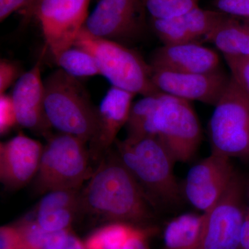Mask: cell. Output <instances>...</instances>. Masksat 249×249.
Returning <instances> with one entry per match:
<instances>
[{
  "instance_id": "1",
  "label": "cell",
  "mask_w": 249,
  "mask_h": 249,
  "mask_svg": "<svg viewBox=\"0 0 249 249\" xmlns=\"http://www.w3.org/2000/svg\"><path fill=\"white\" fill-rule=\"evenodd\" d=\"M155 204L116 151L109 150L80 191V211L109 222L140 227L154 218Z\"/></svg>"
},
{
  "instance_id": "2",
  "label": "cell",
  "mask_w": 249,
  "mask_h": 249,
  "mask_svg": "<svg viewBox=\"0 0 249 249\" xmlns=\"http://www.w3.org/2000/svg\"><path fill=\"white\" fill-rule=\"evenodd\" d=\"M114 144L121 160L154 204L180 201L181 189L174 173L176 160L158 139L127 137Z\"/></svg>"
},
{
  "instance_id": "3",
  "label": "cell",
  "mask_w": 249,
  "mask_h": 249,
  "mask_svg": "<svg viewBox=\"0 0 249 249\" xmlns=\"http://www.w3.org/2000/svg\"><path fill=\"white\" fill-rule=\"evenodd\" d=\"M44 111L51 127L89 143L96 133L98 108L79 80L62 70L44 80Z\"/></svg>"
},
{
  "instance_id": "4",
  "label": "cell",
  "mask_w": 249,
  "mask_h": 249,
  "mask_svg": "<svg viewBox=\"0 0 249 249\" xmlns=\"http://www.w3.org/2000/svg\"><path fill=\"white\" fill-rule=\"evenodd\" d=\"M87 144L70 134H49L34 178L36 193L45 195L56 190L80 189L94 171Z\"/></svg>"
},
{
  "instance_id": "5",
  "label": "cell",
  "mask_w": 249,
  "mask_h": 249,
  "mask_svg": "<svg viewBox=\"0 0 249 249\" xmlns=\"http://www.w3.org/2000/svg\"><path fill=\"white\" fill-rule=\"evenodd\" d=\"M73 45L94 57L101 76L112 86L142 96L161 93L152 83L151 65L127 46L95 37L83 28Z\"/></svg>"
},
{
  "instance_id": "6",
  "label": "cell",
  "mask_w": 249,
  "mask_h": 249,
  "mask_svg": "<svg viewBox=\"0 0 249 249\" xmlns=\"http://www.w3.org/2000/svg\"><path fill=\"white\" fill-rule=\"evenodd\" d=\"M209 122L211 153L249 160V95L231 75Z\"/></svg>"
},
{
  "instance_id": "7",
  "label": "cell",
  "mask_w": 249,
  "mask_h": 249,
  "mask_svg": "<svg viewBox=\"0 0 249 249\" xmlns=\"http://www.w3.org/2000/svg\"><path fill=\"white\" fill-rule=\"evenodd\" d=\"M150 137L158 139L176 162L191 160L200 145L202 132L189 101L160 93L152 116Z\"/></svg>"
},
{
  "instance_id": "8",
  "label": "cell",
  "mask_w": 249,
  "mask_h": 249,
  "mask_svg": "<svg viewBox=\"0 0 249 249\" xmlns=\"http://www.w3.org/2000/svg\"><path fill=\"white\" fill-rule=\"evenodd\" d=\"M90 0H33L24 10L40 24L46 45L54 57L74 45L88 16Z\"/></svg>"
},
{
  "instance_id": "9",
  "label": "cell",
  "mask_w": 249,
  "mask_h": 249,
  "mask_svg": "<svg viewBox=\"0 0 249 249\" xmlns=\"http://www.w3.org/2000/svg\"><path fill=\"white\" fill-rule=\"evenodd\" d=\"M245 194V184L236 174L219 200L204 213L199 249H241Z\"/></svg>"
},
{
  "instance_id": "10",
  "label": "cell",
  "mask_w": 249,
  "mask_h": 249,
  "mask_svg": "<svg viewBox=\"0 0 249 249\" xmlns=\"http://www.w3.org/2000/svg\"><path fill=\"white\" fill-rule=\"evenodd\" d=\"M146 12L143 0H100L83 28L95 37L127 46L145 33Z\"/></svg>"
},
{
  "instance_id": "11",
  "label": "cell",
  "mask_w": 249,
  "mask_h": 249,
  "mask_svg": "<svg viewBox=\"0 0 249 249\" xmlns=\"http://www.w3.org/2000/svg\"><path fill=\"white\" fill-rule=\"evenodd\" d=\"M236 174L231 159L211 153L189 170L183 193L196 209L208 212L227 191Z\"/></svg>"
},
{
  "instance_id": "12",
  "label": "cell",
  "mask_w": 249,
  "mask_h": 249,
  "mask_svg": "<svg viewBox=\"0 0 249 249\" xmlns=\"http://www.w3.org/2000/svg\"><path fill=\"white\" fill-rule=\"evenodd\" d=\"M219 71L208 73H179L152 68V83L160 92L185 100L215 106L230 80Z\"/></svg>"
},
{
  "instance_id": "13",
  "label": "cell",
  "mask_w": 249,
  "mask_h": 249,
  "mask_svg": "<svg viewBox=\"0 0 249 249\" xmlns=\"http://www.w3.org/2000/svg\"><path fill=\"white\" fill-rule=\"evenodd\" d=\"M44 146L38 141L20 132L0 144V181L15 191L35 178Z\"/></svg>"
},
{
  "instance_id": "14",
  "label": "cell",
  "mask_w": 249,
  "mask_h": 249,
  "mask_svg": "<svg viewBox=\"0 0 249 249\" xmlns=\"http://www.w3.org/2000/svg\"><path fill=\"white\" fill-rule=\"evenodd\" d=\"M136 94L111 86L98 107L96 133L89 142L91 160L99 163L111 149L116 136L128 121Z\"/></svg>"
},
{
  "instance_id": "15",
  "label": "cell",
  "mask_w": 249,
  "mask_h": 249,
  "mask_svg": "<svg viewBox=\"0 0 249 249\" xmlns=\"http://www.w3.org/2000/svg\"><path fill=\"white\" fill-rule=\"evenodd\" d=\"M228 17L229 16L219 11L202 9L198 6L178 17L151 18V26L163 45L201 43Z\"/></svg>"
},
{
  "instance_id": "16",
  "label": "cell",
  "mask_w": 249,
  "mask_h": 249,
  "mask_svg": "<svg viewBox=\"0 0 249 249\" xmlns=\"http://www.w3.org/2000/svg\"><path fill=\"white\" fill-rule=\"evenodd\" d=\"M11 96L18 124L48 137L51 127L44 111L45 87L41 77L40 61L19 76Z\"/></svg>"
},
{
  "instance_id": "17",
  "label": "cell",
  "mask_w": 249,
  "mask_h": 249,
  "mask_svg": "<svg viewBox=\"0 0 249 249\" xmlns=\"http://www.w3.org/2000/svg\"><path fill=\"white\" fill-rule=\"evenodd\" d=\"M155 70L179 73H208L220 70V58L201 43L163 45L156 49L149 62Z\"/></svg>"
},
{
  "instance_id": "18",
  "label": "cell",
  "mask_w": 249,
  "mask_h": 249,
  "mask_svg": "<svg viewBox=\"0 0 249 249\" xmlns=\"http://www.w3.org/2000/svg\"><path fill=\"white\" fill-rule=\"evenodd\" d=\"M15 225L20 235L19 249H86L71 229L47 231L24 218Z\"/></svg>"
},
{
  "instance_id": "19",
  "label": "cell",
  "mask_w": 249,
  "mask_h": 249,
  "mask_svg": "<svg viewBox=\"0 0 249 249\" xmlns=\"http://www.w3.org/2000/svg\"><path fill=\"white\" fill-rule=\"evenodd\" d=\"M205 42L213 44L224 58H249V24L229 16L206 37Z\"/></svg>"
},
{
  "instance_id": "20",
  "label": "cell",
  "mask_w": 249,
  "mask_h": 249,
  "mask_svg": "<svg viewBox=\"0 0 249 249\" xmlns=\"http://www.w3.org/2000/svg\"><path fill=\"white\" fill-rule=\"evenodd\" d=\"M204 220V213H188L171 219L163 232V249H199Z\"/></svg>"
},
{
  "instance_id": "21",
  "label": "cell",
  "mask_w": 249,
  "mask_h": 249,
  "mask_svg": "<svg viewBox=\"0 0 249 249\" xmlns=\"http://www.w3.org/2000/svg\"><path fill=\"white\" fill-rule=\"evenodd\" d=\"M142 227L124 222L107 223L87 237L85 249H124Z\"/></svg>"
},
{
  "instance_id": "22",
  "label": "cell",
  "mask_w": 249,
  "mask_h": 249,
  "mask_svg": "<svg viewBox=\"0 0 249 249\" xmlns=\"http://www.w3.org/2000/svg\"><path fill=\"white\" fill-rule=\"evenodd\" d=\"M54 59L60 70L77 79L101 75L94 57L79 46H72Z\"/></svg>"
},
{
  "instance_id": "23",
  "label": "cell",
  "mask_w": 249,
  "mask_h": 249,
  "mask_svg": "<svg viewBox=\"0 0 249 249\" xmlns=\"http://www.w3.org/2000/svg\"><path fill=\"white\" fill-rule=\"evenodd\" d=\"M78 213L79 211L77 210L70 209L51 210L43 212L31 211L24 218L47 231H61L71 229L72 223Z\"/></svg>"
},
{
  "instance_id": "24",
  "label": "cell",
  "mask_w": 249,
  "mask_h": 249,
  "mask_svg": "<svg viewBox=\"0 0 249 249\" xmlns=\"http://www.w3.org/2000/svg\"><path fill=\"white\" fill-rule=\"evenodd\" d=\"M199 0H143L153 19H170L182 16L198 6Z\"/></svg>"
},
{
  "instance_id": "25",
  "label": "cell",
  "mask_w": 249,
  "mask_h": 249,
  "mask_svg": "<svg viewBox=\"0 0 249 249\" xmlns=\"http://www.w3.org/2000/svg\"><path fill=\"white\" fill-rule=\"evenodd\" d=\"M18 124L11 95L0 94V134L5 135Z\"/></svg>"
},
{
  "instance_id": "26",
  "label": "cell",
  "mask_w": 249,
  "mask_h": 249,
  "mask_svg": "<svg viewBox=\"0 0 249 249\" xmlns=\"http://www.w3.org/2000/svg\"><path fill=\"white\" fill-rule=\"evenodd\" d=\"M231 75L249 95V57L245 58H225Z\"/></svg>"
},
{
  "instance_id": "27",
  "label": "cell",
  "mask_w": 249,
  "mask_h": 249,
  "mask_svg": "<svg viewBox=\"0 0 249 249\" xmlns=\"http://www.w3.org/2000/svg\"><path fill=\"white\" fill-rule=\"evenodd\" d=\"M218 11L230 17L249 18V0H214Z\"/></svg>"
},
{
  "instance_id": "28",
  "label": "cell",
  "mask_w": 249,
  "mask_h": 249,
  "mask_svg": "<svg viewBox=\"0 0 249 249\" xmlns=\"http://www.w3.org/2000/svg\"><path fill=\"white\" fill-rule=\"evenodd\" d=\"M19 75V70L14 62L6 60L0 61V94L5 93L10 87L16 83Z\"/></svg>"
},
{
  "instance_id": "29",
  "label": "cell",
  "mask_w": 249,
  "mask_h": 249,
  "mask_svg": "<svg viewBox=\"0 0 249 249\" xmlns=\"http://www.w3.org/2000/svg\"><path fill=\"white\" fill-rule=\"evenodd\" d=\"M20 235L16 225H8L0 229V249H19Z\"/></svg>"
},
{
  "instance_id": "30",
  "label": "cell",
  "mask_w": 249,
  "mask_h": 249,
  "mask_svg": "<svg viewBox=\"0 0 249 249\" xmlns=\"http://www.w3.org/2000/svg\"><path fill=\"white\" fill-rule=\"evenodd\" d=\"M156 232L155 228L144 227L134 235L124 249H150L149 239Z\"/></svg>"
},
{
  "instance_id": "31",
  "label": "cell",
  "mask_w": 249,
  "mask_h": 249,
  "mask_svg": "<svg viewBox=\"0 0 249 249\" xmlns=\"http://www.w3.org/2000/svg\"><path fill=\"white\" fill-rule=\"evenodd\" d=\"M33 0H0V22H4L14 12L25 9Z\"/></svg>"
},
{
  "instance_id": "32",
  "label": "cell",
  "mask_w": 249,
  "mask_h": 249,
  "mask_svg": "<svg viewBox=\"0 0 249 249\" xmlns=\"http://www.w3.org/2000/svg\"><path fill=\"white\" fill-rule=\"evenodd\" d=\"M247 188L248 204L246 206L245 219L242 227L241 249H249V185Z\"/></svg>"
},
{
  "instance_id": "33",
  "label": "cell",
  "mask_w": 249,
  "mask_h": 249,
  "mask_svg": "<svg viewBox=\"0 0 249 249\" xmlns=\"http://www.w3.org/2000/svg\"><path fill=\"white\" fill-rule=\"evenodd\" d=\"M245 22L248 23V24H249V18H248V19H245Z\"/></svg>"
}]
</instances>
